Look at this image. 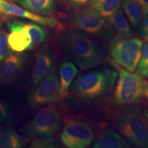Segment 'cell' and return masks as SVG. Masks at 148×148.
Returning <instances> with one entry per match:
<instances>
[{"mask_svg": "<svg viewBox=\"0 0 148 148\" xmlns=\"http://www.w3.org/2000/svg\"><path fill=\"white\" fill-rule=\"evenodd\" d=\"M58 43L66 58L82 69L99 66L105 60L101 48L89 37L77 31L60 33Z\"/></svg>", "mask_w": 148, "mask_h": 148, "instance_id": "1", "label": "cell"}, {"mask_svg": "<svg viewBox=\"0 0 148 148\" xmlns=\"http://www.w3.org/2000/svg\"><path fill=\"white\" fill-rule=\"evenodd\" d=\"M114 125L133 145L148 148V123L138 106L127 105L118 110L114 119Z\"/></svg>", "mask_w": 148, "mask_h": 148, "instance_id": "2", "label": "cell"}, {"mask_svg": "<svg viewBox=\"0 0 148 148\" xmlns=\"http://www.w3.org/2000/svg\"><path fill=\"white\" fill-rule=\"evenodd\" d=\"M118 72L105 69L80 75L74 81L73 91L84 99H94L110 92L115 85Z\"/></svg>", "mask_w": 148, "mask_h": 148, "instance_id": "3", "label": "cell"}, {"mask_svg": "<svg viewBox=\"0 0 148 148\" xmlns=\"http://www.w3.org/2000/svg\"><path fill=\"white\" fill-rule=\"evenodd\" d=\"M112 63L119 76L114 93V104L125 106L138 102L143 95L146 82L138 74L127 71L114 62Z\"/></svg>", "mask_w": 148, "mask_h": 148, "instance_id": "4", "label": "cell"}, {"mask_svg": "<svg viewBox=\"0 0 148 148\" xmlns=\"http://www.w3.org/2000/svg\"><path fill=\"white\" fill-rule=\"evenodd\" d=\"M143 41L138 38H116L110 44V53L114 62L130 72L137 68L141 56Z\"/></svg>", "mask_w": 148, "mask_h": 148, "instance_id": "5", "label": "cell"}, {"mask_svg": "<svg viewBox=\"0 0 148 148\" xmlns=\"http://www.w3.org/2000/svg\"><path fill=\"white\" fill-rule=\"evenodd\" d=\"M61 127L60 116L53 105L42 108L27 123L25 134L30 138L48 137L58 132Z\"/></svg>", "mask_w": 148, "mask_h": 148, "instance_id": "6", "label": "cell"}, {"mask_svg": "<svg viewBox=\"0 0 148 148\" xmlns=\"http://www.w3.org/2000/svg\"><path fill=\"white\" fill-rule=\"evenodd\" d=\"M71 23L76 28L92 34L108 37L113 33L108 21L90 6L77 11L72 17Z\"/></svg>", "mask_w": 148, "mask_h": 148, "instance_id": "7", "label": "cell"}, {"mask_svg": "<svg viewBox=\"0 0 148 148\" xmlns=\"http://www.w3.org/2000/svg\"><path fill=\"white\" fill-rule=\"evenodd\" d=\"M60 81L55 71L44 77L29 95L28 104L33 109L59 100Z\"/></svg>", "mask_w": 148, "mask_h": 148, "instance_id": "8", "label": "cell"}, {"mask_svg": "<svg viewBox=\"0 0 148 148\" xmlns=\"http://www.w3.org/2000/svg\"><path fill=\"white\" fill-rule=\"evenodd\" d=\"M61 140L69 148H84L92 143L94 133L92 127L84 122L70 120L61 133Z\"/></svg>", "mask_w": 148, "mask_h": 148, "instance_id": "9", "label": "cell"}, {"mask_svg": "<svg viewBox=\"0 0 148 148\" xmlns=\"http://www.w3.org/2000/svg\"><path fill=\"white\" fill-rule=\"evenodd\" d=\"M26 55L16 52L9 48L6 56L0 64V84L5 85L14 82L24 69Z\"/></svg>", "mask_w": 148, "mask_h": 148, "instance_id": "10", "label": "cell"}, {"mask_svg": "<svg viewBox=\"0 0 148 148\" xmlns=\"http://www.w3.org/2000/svg\"><path fill=\"white\" fill-rule=\"evenodd\" d=\"M0 14L26 18L51 28H60L61 27L60 23L55 18L33 13L8 0H0Z\"/></svg>", "mask_w": 148, "mask_h": 148, "instance_id": "11", "label": "cell"}, {"mask_svg": "<svg viewBox=\"0 0 148 148\" xmlns=\"http://www.w3.org/2000/svg\"><path fill=\"white\" fill-rule=\"evenodd\" d=\"M55 71V58L47 48H42L37 53L31 77V85L35 88L44 77Z\"/></svg>", "mask_w": 148, "mask_h": 148, "instance_id": "12", "label": "cell"}, {"mask_svg": "<svg viewBox=\"0 0 148 148\" xmlns=\"http://www.w3.org/2000/svg\"><path fill=\"white\" fill-rule=\"evenodd\" d=\"M24 23L25 22L14 18L7 22V25L10 31L8 36L9 48L16 52L29 51L31 40L29 34L24 28Z\"/></svg>", "mask_w": 148, "mask_h": 148, "instance_id": "13", "label": "cell"}, {"mask_svg": "<svg viewBox=\"0 0 148 148\" xmlns=\"http://www.w3.org/2000/svg\"><path fill=\"white\" fill-rule=\"evenodd\" d=\"M60 87H59V99H62L67 94L73 79L77 75V69L71 61L64 60L60 67Z\"/></svg>", "mask_w": 148, "mask_h": 148, "instance_id": "14", "label": "cell"}, {"mask_svg": "<svg viewBox=\"0 0 148 148\" xmlns=\"http://www.w3.org/2000/svg\"><path fill=\"white\" fill-rule=\"evenodd\" d=\"M129 143L123 136H121L112 130L102 133L92 147L94 148H125Z\"/></svg>", "mask_w": 148, "mask_h": 148, "instance_id": "15", "label": "cell"}, {"mask_svg": "<svg viewBox=\"0 0 148 148\" xmlns=\"http://www.w3.org/2000/svg\"><path fill=\"white\" fill-rule=\"evenodd\" d=\"M24 8L40 15H49L52 13L54 0H16Z\"/></svg>", "mask_w": 148, "mask_h": 148, "instance_id": "16", "label": "cell"}, {"mask_svg": "<svg viewBox=\"0 0 148 148\" xmlns=\"http://www.w3.org/2000/svg\"><path fill=\"white\" fill-rule=\"evenodd\" d=\"M107 21L114 27L119 38H128L132 36L130 25L121 10L119 9L112 15L108 16L107 18Z\"/></svg>", "mask_w": 148, "mask_h": 148, "instance_id": "17", "label": "cell"}, {"mask_svg": "<svg viewBox=\"0 0 148 148\" xmlns=\"http://www.w3.org/2000/svg\"><path fill=\"white\" fill-rule=\"evenodd\" d=\"M121 6L131 25L134 27L139 26L145 16L138 1L136 0H123Z\"/></svg>", "mask_w": 148, "mask_h": 148, "instance_id": "18", "label": "cell"}, {"mask_svg": "<svg viewBox=\"0 0 148 148\" xmlns=\"http://www.w3.org/2000/svg\"><path fill=\"white\" fill-rule=\"evenodd\" d=\"M123 0H91L89 6L103 18H108L119 10Z\"/></svg>", "mask_w": 148, "mask_h": 148, "instance_id": "19", "label": "cell"}, {"mask_svg": "<svg viewBox=\"0 0 148 148\" xmlns=\"http://www.w3.org/2000/svg\"><path fill=\"white\" fill-rule=\"evenodd\" d=\"M25 143V138L11 129L0 130V148H20Z\"/></svg>", "mask_w": 148, "mask_h": 148, "instance_id": "20", "label": "cell"}, {"mask_svg": "<svg viewBox=\"0 0 148 148\" xmlns=\"http://www.w3.org/2000/svg\"><path fill=\"white\" fill-rule=\"evenodd\" d=\"M24 28L30 37V45H29V50H32L35 47L40 45L42 42L45 40L47 36L46 31L38 25L36 23H24Z\"/></svg>", "mask_w": 148, "mask_h": 148, "instance_id": "21", "label": "cell"}, {"mask_svg": "<svg viewBox=\"0 0 148 148\" xmlns=\"http://www.w3.org/2000/svg\"><path fill=\"white\" fill-rule=\"evenodd\" d=\"M143 47L142 48L141 56L138 64L136 73L144 77H148V36L144 37Z\"/></svg>", "mask_w": 148, "mask_h": 148, "instance_id": "22", "label": "cell"}, {"mask_svg": "<svg viewBox=\"0 0 148 148\" xmlns=\"http://www.w3.org/2000/svg\"><path fill=\"white\" fill-rule=\"evenodd\" d=\"M58 147H59V143L57 140L50 136L36 138L30 145V147L33 148H53Z\"/></svg>", "mask_w": 148, "mask_h": 148, "instance_id": "23", "label": "cell"}, {"mask_svg": "<svg viewBox=\"0 0 148 148\" xmlns=\"http://www.w3.org/2000/svg\"><path fill=\"white\" fill-rule=\"evenodd\" d=\"M12 116V107L7 101L0 99V123L10 120Z\"/></svg>", "mask_w": 148, "mask_h": 148, "instance_id": "24", "label": "cell"}, {"mask_svg": "<svg viewBox=\"0 0 148 148\" xmlns=\"http://www.w3.org/2000/svg\"><path fill=\"white\" fill-rule=\"evenodd\" d=\"M8 36V34L5 32H0V64L6 56L9 50Z\"/></svg>", "mask_w": 148, "mask_h": 148, "instance_id": "25", "label": "cell"}, {"mask_svg": "<svg viewBox=\"0 0 148 148\" xmlns=\"http://www.w3.org/2000/svg\"><path fill=\"white\" fill-rule=\"evenodd\" d=\"M66 5L71 8H79L84 6L91 0H63Z\"/></svg>", "mask_w": 148, "mask_h": 148, "instance_id": "26", "label": "cell"}, {"mask_svg": "<svg viewBox=\"0 0 148 148\" xmlns=\"http://www.w3.org/2000/svg\"><path fill=\"white\" fill-rule=\"evenodd\" d=\"M140 34L143 37L148 36V15L144 16L141 23Z\"/></svg>", "mask_w": 148, "mask_h": 148, "instance_id": "27", "label": "cell"}, {"mask_svg": "<svg viewBox=\"0 0 148 148\" xmlns=\"http://www.w3.org/2000/svg\"><path fill=\"white\" fill-rule=\"evenodd\" d=\"M141 6L144 16L148 15V0H136Z\"/></svg>", "mask_w": 148, "mask_h": 148, "instance_id": "28", "label": "cell"}, {"mask_svg": "<svg viewBox=\"0 0 148 148\" xmlns=\"http://www.w3.org/2000/svg\"><path fill=\"white\" fill-rule=\"evenodd\" d=\"M143 96L146 99H148V82L145 83V88H144V91H143Z\"/></svg>", "mask_w": 148, "mask_h": 148, "instance_id": "29", "label": "cell"}, {"mask_svg": "<svg viewBox=\"0 0 148 148\" xmlns=\"http://www.w3.org/2000/svg\"><path fill=\"white\" fill-rule=\"evenodd\" d=\"M144 114H145L146 120H147V123H148V108H146V110H145V113H144Z\"/></svg>", "mask_w": 148, "mask_h": 148, "instance_id": "30", "label": "cell"}, {"mask_svg": "<svg viewBox=\"0 0 148 148\" xmlns=\"http://www.w3.org/2000/svg\"><path fill=\"white\" fill-rule=\"evenodd\" d=\"M2 27H3V21H2V19H1V16H0V31H1V29H2Z\"/></svg>", "mask_w": 148, "mask_h": 148, "instance_id": "31", "label": "cell"}]
</instances>
